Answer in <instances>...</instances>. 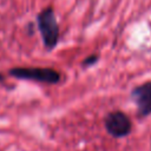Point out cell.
Wrapping results in <instances>:
<instances>
[{"mask_svg": "<svg viewBox=\"0 0 151 151\" xmlns=\"http://www.w3.org/2000/svg\"><path fill=\"white\" fill-rule=\"evenodd\" d=\"M98 60H99V55H97V54H92V55L86 57V58L81 61V65H83L84 67L92 66V65H94L96 63H98Z\"/></svg>", "mask_w": 151, "mask_h": 151, "instance_id": "cell-5", "label": "cell"}, {"mask_svg": "<svg viewBox=\"0 0 151 151\" xmlns=\"http://www.w3.org/2000/svg\"><path fill=\"white\" fill-rule=\"evenodd\" d=\"M131 97L137 105L139 116H147L151 113V81H146L131 92Z\"/></svg>", "mask_w": 151, "mask_h": 151, "instance_id": "cell-4", "label": "cell"}, {"mask_svg": "<svg viewBox=\"0 0 151 151\" xmlns=\"http://www.w3.org/2000/svg\"><path fill=\"white\" fill-rule=\"evenodd\" d=\"M38 29L47 50H53L59 41V25L52 7H46L37 15Z\"/></svg>", "mask_w": 151, "mask_h": 151, "instance_id": "cell-1", "label": "cell"}, {"mask_svg": "<svg viewBox=\"0 0 151 151\" xmlns=\"http://www.w3.org/2000/svg\"><path fill=\"white\" fill-rule=\"evenodd\" d=\"M8 74L17 79L45 84H57L60 81V73L52 67H13L8 71Z\"/></svg>", "mask_w": 151, "mask_h": 151, "instance_id": "cell-2", "label": "cell"}, {"mask_svg": "<svg viewBox=\"0 0 151 151\" xmlns=\"http://www.w3.org/2000/svg\"><path fill=\"white\" fill-rule=\"evenodd\" d=\"M2 80H4V76L0 73V81H2Z\"/></svg>", "mask_w": 151, "mask_h": 151, "instance_id": "cell-6", "label": "cell"}, {"mask_svg": "<svg viewBox=\"0 0 151 151\" xmlns=\"http://www.w3.org/2000/svg\"><path fill=\"white\" fill-rule=\"evenodd\" d=\"M105 127L114 137H123L127 134L131 130V122L129 117L120 112L114 111L106 116L105 118Z\"/></svg>", "mask_w": 151, "mask_h": 151, "instance_id": "cell-3", "label": "cell"}]
</instances>
